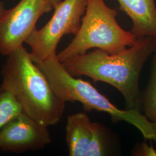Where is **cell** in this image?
<instances>
[{
  "label": "cell",
  "instance_id": "cell-2",
  "mask_svg": "<svg viewBox=\"0 0 156 156\" xmlns=\"http://www.w3.org/2000/svg\"><path fill=\"white\" fill-rule=\"evenodd\" d=\"M0 73L1 85L15 97L24 112L47 127L60 121L66 102L57 95L23 45L6 56Z\"/></svg>",
  "mask_w": 156,
  "mask_h": 156
},
{
  "label": "cell",
  "instance_id": "cell-13",
  "mask_svg": "<svg viewBox=\"0 0 156 156\" xmlns=\"http://www.w3.org/2000/svg\"><path fill=\"white\" fill-rule=\"evenodd\" d=\"M133 155L136 156H156V149L152 145L144 142L135 148Z\"/></svg>",
  "mask_w": 156,
  "mask_h": 156
},
{
  "label": "cell",
  "instance_id": "cell-11",
  "mask_svg": "<svg viewBox=\"0 0 156 156\" xmlns=\"http://www.w3.org/2000/svg\"><path fill=\"white\" fill-rule=\"evenodd\" d=\"M23 111L22 106L10 91L0 85V131Z\"/></svg>",
  "mask_w": 156,
  "mask_h": 156
},
{
  "label": "cell",
  "instance_id": "cell-8",
  "mask_svg": "<svg viewBox=\"0 0 156 156\" xmlns=\"http://www.w3.org/2000/svg\"><path fill=\"white\" fill-rule=\"evenodd\" d=\"M120 9L133 22L131 32L138 38H156V7L154 0H117Z\"/></svg>",
  "mask_w": 156,
  "mask_h": 156
},
{
  "label": "cell",
  "instance_id": "cell-15",
  "mask_svg": "<svg viewBox=\"0 0 156 156\" xmlns=\"http://www.w3.org/2000/svg\"><path fill=\"white\" fill-rule=\"evenodd\" d=\"M5 9L6 8L4 4L0 0V15L4 12Z\"/></svg>",
  "mask_w": 156,
  "mask_h": 156
},
{
  "label": "cell",
  "instance_id": "cell-9",
  "mask_svg": "<svg viewBox=\"0 0 156 156\" xmlns=\"http://www.w3.org/2000/svg\"><path fill=\"white\" fill-rule=\"evenodd\" d=\"M92 129L93 122L85 113H77L68 117L66 140L69 156H86Z\"/></svg>",
  "mask_w": 156,
  "mask_h": 156
},
{
  "label": "cell",
  "instance_id": "cell-4",
  "mask_svg": "<svg viewBox=\"0 0 156 156\" xmlns=\"http://www.w3.org/2000/svg\"><path fill=\"white\" fill-rule=\"evenodd\" d=\"M117 12L104 0H88L81 24L74 38L57 55L60 62L98 49L109 54L122 51L136 42L138 37L122 28L116 21Z\"/></svg>",
  "mask_w": 156,
  "mask_h": 156
},
{
  "label": "cell",
  "instance_id": "cell-6",
  "mask_svg": "<svg viewBox=\"0 0 156 156\" xmlns=\"http://www.w3.org/2000/svg\"><path fill=\"white\" fill-rule=\"evenodd\" d=\"M53 9L46 0H20L0 15V55L6 56L22 46L39 18Z\"/></svg>",
  "mask_w": 156,
  "mask_h": 156
},
{
  "label": "cell",
  "instance_id": "cell-3",
  "mask_svg": "<svg viewBox=\"0 0 156 156\" xmlns=\"http://www.w3.org/2000/svg\"><path fill=\"white\" fill-rule=\"evenodd\" d=\"M35 63L45 73L52 88L62 100L66 102H79L86 111L105 112L114 121H124L133 125L145 140L156 143V124L150 121L140 110L119 109L90 82L71 75L57 56Z\"/></svg>",
  "mask_w": 156,
  "mask_h": 156
},
{
  "label": "cell",
  "instance_id": "cell-1",
  "mask_svg": "<svg viewBox=\"0 0 156 156\" xmlns=\"http://www.w3.org/2000/svg\"><path fill=\"white\" fill-rule=\"evenodd\" d=\"M156 51V38L142 37L133 46L119 53L109 54L96 49L62 63L73 76L83 75L113 86L123 95L128 109L140 111V73Z\"/></svg>",
  "mask_w": 156,
  "mask_h": 156
},
{
  "label": "cell",
  "instance_id": "cell-10",
  "mask_svg": "<svg viewBox=\"0 0 156 156\" xmlns=\"http://www.w3.org/2000/svg\"><path fill=\"white\" fill-rule=\"evenodd\" d=\"M141 109L150 121L156 124V51L152 55L148 82L142 92Z\"/></svg>",
  "mask_w": 156,
  "mask_h": 156
},
{
  "label": "cell",
  "instance_id": "cell-14",
  "mask_svg": "<svg viewBox=\"0 0 156 156\" xmlns=\"http://www.w3.org/2000/svg\"><path fill=\"white\" fill-rule=\"evenodd\" d=\"M48 4L50 7L53 9L60 2H61L62 0H46Z\"/></svg>",
  "mask_w": 156,
  "mask_h": 156
},
{
  "label": "cell",
  "instance_id": "cell-7",
  "mask_svg": "<svg viewBox=\"0 0 156 156\" xmlns=\"http://www.w3.org/2000/svg\"><path fill=\"white\" fill-rule=\"evenodd\" d=\"M48 127L23 112L0 131V149L23 153L43 149L51 142Z\"/></svg>",
  "mask_w": 156,
  "mask_h": 156
},
{
  "label": "cell",
  "instance_id": "cell-12",
  "mask_svg": "<svg viewBox=\"0 0 156 156\" xmlns=\"http://www.w3.org/2000/svg\"><path fill=\"white\" fill-rule=\"evenodd\" d=\"M107 140L106 131L100 123L93 122L92 136L86 156L106 155Z\"/></svg>",
  "mask_w": 156,
  "mask_h": 156
},
{
  "label": "cell",
  "instance_id": "cell-5",
  "mask_svg": "<svg viewBox=\"0 0 156 156\" xmlns=\"http://www.w3.org/2000/svg\"><path fill=\"white\" fill-rule=\"evenodd\" d=\"M88 0H64L54 8L50 20L40 29L35 28L25 41L30 47L34 62L57 56L62 38L76 35L80 28Z\"/></svg>",
  "mask_w": 156,
  "mask_h": 156
}]
</instances>
